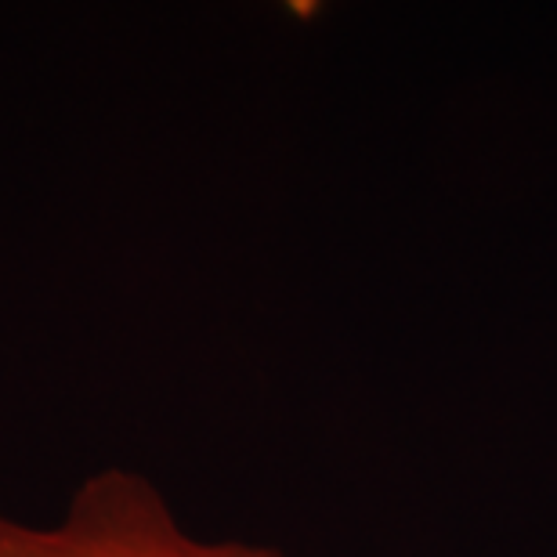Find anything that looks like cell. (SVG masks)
<instances>
[{"label":"cell","mask_w":557,"mask_h":557,"mask_svg":"<svg viewBox=\"0 0 557 557\" xmlns=\"http://www.w3.org/2000/svg\"><path fill=\"white\" fill-rule=\"evenodd\" d=\"M0 557H283V550L236 536H199L149 474L102 467L48 521L0 510Z\"/></svg>","instance_id":"1"}]
</instances>
